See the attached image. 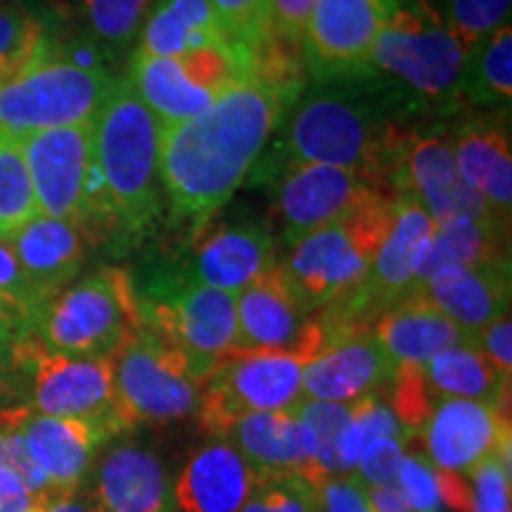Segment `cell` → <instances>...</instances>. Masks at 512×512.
Returning <instances> with one entry per match:
<instances>
[{"label": "cell", "instance_id": "obj_1", "mask_svg": "<svg viewBox=\"0 0 512 512\" xmlns=\"http://www.w3.org/2000/svg\"><path fill=\"white\" fill-rule=\"evenodd\" d=\"M292 105L252 74L200 117L162 126V188L181 219L207 221L245 183Z\"/></svg>", "mask_w": 512, "mask_h": 512}, {"label": "cell", "instance_id": "obj_2", "mask_svg": "<svg viewBox=\"0 0 512 512\" xmlns=\"http://www.w3.org/2000/svg\"><path fill=\"white\" fill-rule=\"evenodd\" d=\"M411 126L401 102L375 74L313 81L294 102L273 152L275 164L278 171L297 164L342 166L389 192L396 152Z\"/></svg>", "mask_w": 512, "mask_h": 512}, {"label": "cell", "instance_id": "obj_3", "mask_svg": "<svg viewBox=\"0 0 512 512\" xmlns=\"http://www.w3.org/2000/svg\"><path fill=\"white\" fill-rule=\"evenodd\" d=\"M93 155L114 228L143 238L162 216V124L128 79H117L95 114Z\"/></svg>", "mask_w": 512, "mask_h": 512}, {"label": "cell", "instance_id": "obj_4", "mask_svg": "<svg viewBox=\"0 0 512 512\" xmlns=\"http://www.w3.org/2000/svg\"><path fill=\"white\" fill-rule=\"evenodd\" d=\"M465 53L441 19L399 8L377 38L368 67L387 83L411 121L448 117L465 105L460 98Z\"/></svg>", "mask_w": 512, "mask_h": 512}, {"label": "cell", "instance_id": "obj_5", "mask_svg": "<svg viewBox=\"0 0 512 512\" xmlns=\"http://www.w3.org/2000/svg\"><path fill=\"white\" fill-rule=\"evenodd\" d=\"M100 53L57 46L48 36L41 55L0 86V128L15 138L50 128L88 124L117 83L98 60Z\"/></svg>", "mask_w": 512, "mask_h": 512}, {"label": "cell", "instance_id": "obj_6", "mask_svg": "<svg viewBox=\"0 0 512 512\" xmlns=\"http://www.w3.org/2000/svg\"><path fill=\"white\" fill-rule=\"evenodd\" d=\"M396 197L373 190L347 219L306 235L292 247L283 273L309 313L347 294L366 278L389 235Z\"/></svg>", "mask_w": 512, "mask_h": 512}, {"label": "cell", "instance_id": "obj_7", "mask_svg": "<svg viewBox=\"0 0 512 512\" xmlns=\"http://www.w3.org/2000/svg\"><path fill=\"white\" fill-rule=\"evenodd\" d=\"M136 328L140 313L133 278L105 266L55 294L38 313L34 335L57 354L110 358Z\"/></svg>", "mask_w": 512, "mask_h": 512}, {"label": "cell", "instance_id": "obj_8", "mask_svg": "<svg viewBox=\"0 0 512 512\" xmlns=\"http://www.w3.org/2000/svg\"><path fill=\"white\" fill-rule=\"evenodd\" d=\"M140 325L181 351L202 380L238 349L235 294L192 283L183 273H157L143 287L133 283Z\"/></svg>", "mask_w": 512, "mask_h": 512}, {"label": "cell", "instance_id": "obj_9", "mask_svg": "<svg viewBox=\"0 0 512 512\" xmlns=\"http://www.w3.org/2000/svg\"><path fill=\"white\" fill-rule=\"evenodd\" d=\"M17 140L34 185L38 214L74 223L88 240L114 228L95 169L93 121Z\"/></svg>", "mask_w": 512, "mask_h": 512}, {"label": "cell", "instance_id": "obj_10", "mask_svg": "<svg viewBox=\"0 0 512 512\" xmlns=\"http://www.w3.org/2000/svg\"><path fill=\"white\" fill-rule=\"evenodd\" d=\"M24 406L50 418L91 420L119 434L126 425L114 387L112 358H76L43 347L34 332L12 342Z\"/></svg>", "mask_w": 512, "mask_h": 512}, {"label": "cell", "instance_id": "obj_11", "mask_svg": "<svg viewBox=\"0 0 512 512\" xmlns=\"http://www.w3.org/2000/svg\"><path fill=\"white\" fill-rule=\"evenodd\" d=\"M126 425L162 427L197 413L202 377L174 344L140 325L110 356Z\"/></svg>", "mask_w": 512, "mask_h": 512}, {"label": "cell", "instance_id": "obj_12", "mask_svg": "<svg viewBox=\"0 0 512 512\" xmlns=\"http://www.w3.org/2000/svg\"><path fill=\"white\" fill-rule=\"evenodd\" d=\"M309 361L299 349L230 351L202 382L197 420L211 437H223L245 415L297 408Z\"/></svg>", "mask_w": 512, "mask_h": 512}, {"label": "cell", "instance_id": "obj_13", "mask_svg": "<svg viewBox=\"0 0 512 512\" xmlns=\"http://www.w3.org/2000/svg\"><path fill=\"white\" fill-rule=\"evenodd\" d=\"M389 192L418 202L437 226L458 219H498L460 176L451 133L437 126L408 128L396 152Z\"/></svg>", "mask_w": 512, "mask_h": 512}, {"label": "cell", "instance_id": "obj_14", "mask_svg": "<svg viewBox=\"0 0 512 512\" xmlns=\"http://www.w3.org/2000/svg\"><path fill=\"white\" fill-rule=\"evenodd\" d=\"M396 12V0H318L304 34L311 81L373 74L370 55Z\"/></svg>", "mask_w": 512, "mask_h": 512}, {"label": "cell", "instance_id": "obj_15", "mask_svg": "<svg viewBox=\"0 0 512 512\" xmlns=\"http://www.w3.org/2000/svg\"><path fill=\"white\" fill-rule=\"evenodd\" d=\"M422 453L439 472L467 477L510 448L508 411L482 401L441 399L418 432Z\"/></svg>", "mask_w": 512, "mask_h": 512}, {"label": "cell", "instance_id": "obj_16", "mask_svg": "<svg viewBox=\"0 0 512 512\" xmlns=\"http://www.w3.org/2000/svg\"><path fill=\"white\" fill-rule=\"evenodd\" d=\"M169 465L150 441L126 432L95 460L86 489L98 512H166L171 498Z\"/></svg>", "mask_w": 512, "mask_h": 512}, {"label": "cell", "instance_id": "obj_17", "mask_svg": "<svg viewBox=\"0 0 512 512\" xmlns=\"http://www.w3.org/2000/svg\"><path fill=\"white\" fill-rule=\"evenodd\" d=\"M278 176V211L287 247L347 219L370 192L380 190L342 166L297 164L280 169Z\"/></svg>", "mask_w": 512, "mask_h": 512}, {"label": "cell", "instance_id": "obj_18", "mask_svg": "<svg viewBox=\"0 0 512 512\" xmlns=\"http://www.w3.org/2000/svg\"><path fill=\"white\" fill-rule=\"evenodd\" d=\"M17 430L29 458L48 479L55 494L79 489L91 475L95 460L105 446L119 437L110 427L91 420L50 418L19 408Z\"/></svg>", "mask_w": 512, "mask_h": 512}, {"label": "cell", "instance_id": "obj_19", "mask_svg": "<svg viewBox=\"0 0 512 512\" xmlns=\"http://www.w3.org/2000/svg\"><path fill=\"white\" fill-rule=\"evenodd\" d=\"M394 368L373 330H368L342 339L311 358L304 366L302 394L309 401L349 406L387 389Z\"/></svg>", "mask_w": 512, "mask_h": 512}, {"label": "cell", "instance_id": "obj_20", "mask_svg": "<svg viewBox=\"0 0 512 512\" xmlns=\"http://www.w3.org/2000/svg\"><path fill=\"white\" fill-rule=\"evenodd\" d=\"M259 482L226 439L211 437L174 477L166 512H240Z\"/></svg>", "mask_w": 512, "mask_h": 512}, {"label": "cell", "instance_id": "obj_21", "mask_svg": "<svg viewBox=\"0 0 512 512\" xmlns=\"http://www.w3.org/2000/svg\"><path fill=\"white\" fill-rule=\"evenodd\" d=\"M460 176L489 204L498 219L510 223L512 155L508 114H470L451 131Z\"/></svg>", "mask_w": 512, "mask_h": 512}, {"label": "cell", "instance_id": "obj_22", "mask_svg": "<svg viewBox=\"0 0 512 512\" xmlns=\"http://www.w3.org/2000/svg\"><path fill=\"white\" fill-rule=\"evenodd\" d=\"M273 266V235L259 223H233L204 235L183 275L192 283L238 297Z\"/></svg>", "mask_w": 512, "mask_h": 512}, {"label": "cell", "instance_id": "obj_23", "mask_svg": "<svg viewBox=\"0 0 512 512\" xmlns=\"http://www.w3.org/2000/svg\"><path fill=\"white\" fill-rule=\"evenodd\" d=\"M418 294L475 337L510 309V264L439 268Z\"/></svg>", "mask_w": 512, "mask_h": 512}, {"label": "cell", "instance_id": "obj_24", "mask_svg": "<svg viewBox=\"0 0 512 512\" xmlns=\"http://www.w3.org/2000/svg\"><path fill=\"white\" fill-rule=\"evenodd\" d=\"M238 309V349L283 351L302 339L311 313L287 283L283 266L275 264L254 285L235 297Z\"/></svg>", "mask_w": 512, "mask_h": 512}, {"label": "cell", "instance_id": "obj_25", "mask_svg": "<svg viewBox=\"0 0 512 512\" xmlns=\"http://www.w3.org/2000/svg\"><path fill=\"white\" fill-rule=\"evenodd\" d=\"M221 439L245 458L261 482L278 477L309 479V453L297 408L245 415Z\"/></svg>", "mask_w": 512, "mask_h": 512}, {"label": "cell", "instance_id": "obj_26", "mask_svg": "<svg viewBox=\"0 0 512 512\" xmlns=\"http://www.w3.org/2000/svg\"><path fill=\"white\" fill-rule=\"evenodd\" d=\"M8 240L24 273L48 302L74 283L91 242L74 223L43 214H36Z\"/></svg>", "mask_w": 512, "mask_h": 512}, {"label": "cell", "instance_id": "obj_27", "mask_svg": "<svg viewBox=\"0 0 512 512\" xmlns=\"http://www.w3.org/2000/svg\"><path fill=\"white\" fill-rule=\"evenodd\" d=\"M373 335L394 366H425L439 351L475 342L422 294H408L373 325Z\"/></svg>", "mask_w": 512, "mask_h": 512}, {"label": "cell", "instance_id": "obj_28", "mask_svg": "<svg viewBox=\"0 0 512 512\" xmlns=\"http://www.w3.org/2000/svg\"><path fill=\"white\" fill-rule=\"evenodd\" d=\"M128 83L162 126L200 117L221 95L204 86L181 57L133 53Z\"/></svg>", "mask_w": 512, "mask_h": 512}, {"label": "cell", "instance_id": "obj_29", "mask_svg": "<svg viewBox=\"0 0 512 512\" xmlns=\"http://www.w3.org/2000/svg\"><path fill=\"white\" fill-rule=\"evenodd\" d=\"M138 38L136 53L147 57H183L228 43L211 0H157Z\"/></svg>", "mask_w": 512, "mask_h": 512}, {"label": "cell", "instance_id": "obj_30", "mask_svg": "<svg viewBox=\"0 0 512 512\" xmlns=\"http://www.w3.org/2000/svg\"><path fill=\"white\" fill-rule=\"evenodd\" d=\"M422 380L434 401H482L508 411L510 380L491 366L477 342L439 351L422 366Z\"/></svg>", "mask_w": 512, "mask_h": 512}, {"label": "cell", "instance_id": "obj_31", "mask_svg": "<svg viewBox=\"0 0 512 512\" xmlns=\"http://www.w3.org/2000/svg\"><path fill=\"white\" fill-rule=\"evenodd\" d=\"M508 233V223L498 219H458L437 226L420 264L415 292L439 268L510 264Z\"/></svg>", "mask_w": 512, "mask_h": 512}, {"label": "cell", "instance_id": "obj_32", "mask_svg": "<svg viewBox=\"0 0 512 512\" xmlns=\"http://www.w3.org/2000/svg\"><path fill=\"white\" fill-rule=\"evenodd\" d=\"M460 98L465 105L503 107L512 100V29H496L465 53L460 74Z\"/></svg>", "mask_w": 512, "mask_h": 512}, {"label": "cell", "instance_id": "obj_33", "mask_svg": "<svg viewBox=\"0 0 512 512\" xmlns=\"http://www.w3.org/2000/svg\"><path fill=\"white\" fill-rule=\"evenodd\" d=\"M155 0H79L88 41L105 57H121L133 48Z\"/></svg>", "mask_w": 512, "mask_h": 512}, {"label": "cell", "instance_id": "obj_34", "mask_svg": "<svg viewBox=\"0 0 512 512\" xmlns=\"http://www.w3.org/2000/svg\"><path fill=\"white\" fill-rule=\"evenodd\" d=\"M38 214L22 145L0 128V238L8 240Z\"/></svg>", "mask_w": 512, "mask_h": 512}, {"label": "cell", "instance_id": "obj_35", "mask_svg": "<svg viewBox=\"0 0 512 512\" xmlns=\"http://www.w3.org/2000/svg\"><path fill=\"white\" fill-rule=\"evenodd\" d=\"M46 22L24 5H0V86L22 74L48 43Z\"/></svg>", "mask_w": 512, "mask_h": 512}, {"label": "cell", "instance_id": "obj_36", "mask_svg": "<svg viewBox=\"0 0 512 512\" xmlns=\"http://www.w3.org/2000/svg\"><path fill=\"white\" fill-rule=\"evenodd\" d=\"M512 0H441V22L470 50L496 29L510 24Z\"/></svg>", "mask_w": 512, "mask_h": 512}, {"label": "cell", "instance_id": "obj_37", "mask_svg": "<svg viewBox=\"0 0 512 512\" xmlns=\"http://www.w3.org/2000/svg\"><path fill=\"white\" fill-rule=\"evenodd\" d=\"M240 512H320V489L304 477L264 479Z\"/></svg>", "mask_w": 512, "mask_h": 512}, {"label": "cell", "instance_id": "obj_38", "mask_svg": "<svg viewBox=\"0 0 512 512\" xmlns=\"http://www.w3.org/2000/svg\"><path fill=\"white\" fill-rule=\"evenodd\" d=\"M396 489L408 503L411 512H444V496H441V475L425 453L413 451L411 444L401 460L399 475H396Z\"/></svg>", "mask_w": 512, "mask_h": 512}, {"label": "cell", "instance_id": "obj_39", "mask_svg": "<svg viewBox=\"0 0 512 512\" xmlns=\"http://www.w3.org/2000/svg\"><path fill=\"white\" fill-rule=\"evenodd\" d=\"M211 8L228 43L247 53L268 31L271 0H211Z\"/></svg>", "mask_w": 512, "mask_h": 512}, {"label": "cell", "instance_id": "obj_40", "mask_svg": "<svg viewBox=\"0 0 512 512\" xmlns=\"http://www.w3.org/2000/svg\"><path fill=\"white\" fill-rule=\"evenodd\" d=\"M467 512H512L510 508V448L496 453L467 475Z\"/></svg>", "mask_w": 512, "mask_h": 512}, {"label": "cell", "instance_id": "obj_41", "mask_svg": "<svg viewBox=\"0 0 512 512\" xmlns=\"http://www.w3.org/2000/svg\"><path fill=\"white\" fill-rule=\"evenodd\" d=\"M408 444H411V437L406 432L377 434L363 446L356 460L354 477L366 486H394Z\"/></svg>", "mask_w": 512, "mask_h": 512}, {"label": "cell", "instance_id": "obj_42", "mask_svg": "<svg viewBox=\"0 0 512 512\" xmlns=\"http://www.w3.org/2000/svg\"><path fill=\"white\" fill-rule=\"evenodd\" d=\"M0 294H8V297L17 299V302L27 304L36 313H41L43 306L48 304V299L36 290L29 275L24 273L15 249H12L10 240L5 238H0Z\"/></svg>", "mask_w": 512, "mask_h": 512}, {"label": "cell", "instance_id": "obj_43", "mask_svg": "<svg viewBox=\"0 0 512 512\" xmlns=\"http://www.w3.org/2000/svg\"><path fill=\"white\" fill-rule=\"evenodd\" d=\"M318 0H271L268 8V31L287 38L292 43H302L309 27L311 12Z\"/></svg>", "mask_w": 512, "mask_h": 512}, {"label": "cell", "instance_id": "obj_44", "mask_svg": "<svg viewBox=\"0 0 512 512\" xmlns=\"http://www.w3.org/2000/svg\"><path fill=\"white\" fill-rule=\"evenodd\" d=\"M320 512H373L366 486L354 475L328 479L320 486Z\"/></svg>", "mask_w": 512, "mask_h": 512}, {"label": "cell", "instance_id": "obj_45", "mask_svg": "<svg viewBox=\"0 0 512 512\" xmlns=\"http://www.w3.org/2000/svg\"><path fill=\"white\" fill-rule=\"evenodd\" d=\"M50 498L55 496L38 494L19 472L0 463V512H41Z\"/></svg>", "mask_w": 512, "mask_h": 512}, {"label": "cell", "instance_id": "obj_46", "mask_svg": "<svg viewBox=\"0 0 512 512\" xmlns=\"http://www.w3.org/2000/svg\"><path fill=\"white\" fill-rule=\"evenodd\" d=\"M477 347L482 349V354L489 358L491 366H494L503 377L512 373V320L510 313H505L491 325H486L482 332L475 335Z\"/></svg>", "mask_w": 512, "mask_h": 512}, {"label": "cell", "instance_id": "obj_47", "mask_svg": "<svg viewBox=\"0 0 512 512\" xmlns=\"http://www.w3.org/2000/svg\"><path fill=\"white\" fill-rule=\"evenodd\" d=\"M36 311H31L27 304L17 302V299L0 294V339L5 342H15V339L34 332Z\"/></svg>", "mask_w": 512, "mask_h": 512}, {"label": "cell", "instance_id": "obj_48", "mask_svg": "<svg viewBox=\"0 0 512 512\" xmlns=\"http://www.w3.org/2000/svg\"><path fill=\"white\" fill-rule=\"evenodd\" d=\"M17 406H24L22 377L12 354V342L0 339V415Z\"/></svg>", "mask_w": 512, "mask_h": 512}, {"label": "cell", "instance_id": "obj_49", "mask_svg": "<svg viewBox=\"0 0 512 512\" xmlns=\"http://www.w3.org/2000/svg\"><path fill=\"white\" fill-rule=\"evenodd\" d=\"M41 512H98V505H95L91 491L83 484L79 489L64 491V494L50 498Z\"/></svg>", "mask_w": 512, "mask_h": 512}, {"label": "cell", "instance_id": "obj_50", "mask_svg": "<svg viewBox=\"0 0 512 512\" xmlns=\"http://www.w3.org/2000/svg\"><path fill=\"white\" fill-rule=\"evenodd\" d=\"M366 494L373 512H411L396 486H366Z\"/></svg>", "mask_w": 512, "mask_h": 512}, {"label": "cell", "instance_id": "obj_51", "mask_svg": "<svg viewBox=\"0 0 512 512\" xmlns=\"http://www.w3.org/2000/svg\"><path fill=\"white\" fill-rule=\"evenodd\" d=\"M396 3H399V8L411 10V12H415V15L441 19V15H439L441 0H396Z\"/></svg>", "mask_w": 512, "mask_h": 512}]
</instances>
